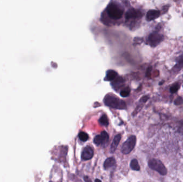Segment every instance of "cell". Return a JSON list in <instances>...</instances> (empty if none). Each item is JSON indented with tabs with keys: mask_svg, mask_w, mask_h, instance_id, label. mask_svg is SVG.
<instances>
[{
	"mask_svg": "<svg viewBox=\"0 0 183 182\" xmlns=\"http://www.w3.org/2000/svg\"><path fill=\"white\" fill-rule=\"evenodd\" d=\"M94 156V151L90 146H86L81 153V159L83 160H90Z\"/></svg>",
	"mask_w": 183,
	"mask_h": 182,
	"instance_id": "52a82bcc",
	"label": "cell"
},
{
	"mask_svg": "<svg viewBox=\"0 0 183 182\" xmlns=\"http://www.w3.org/2000/svg\"><path fill=\"white\" fill-rule=\"evenodd\" d=\"M94 143L95 145H99L100 144H102V139L101 135H98L95 137L94 138Z\"/></svg>",
	"mask_w": 183,
	"mask_h": 182,
	"instance_id": "ffe728a7",
	"label": "cell"
},
{
	"mask_svg": "<svg viewBox=\"0 0 183 182\" xmlns=\"http://www.w3.org/2000/svg\"><path fill=\"white\" fill-rule=\"evenodd\" d=\"M106 11L109 17L114 20L121 19L124 13L123 8L120 4L116 2L110 3L107 6Z\"/></svg>",
	"mask_w": 183,
	"mask_h": 182,
	"instance_id": "7a4b0ae2",
	"label": "cell"
},
{
	"mask_svg": "<svg viewBox=\"0 0 183 182\" xmlns=\"http://www.w3.org/2000/svg\"><path fill=\"white\" fill-rule=\"evenodd\" d=\"M79 138L82 142H86L89 140V135L86 132H81L78 135Z\"/></svg>",
	"mask_w": 183,
	"mask_h": 182,
	"instance_id": "ac0fdd59",
	"label": "cell"
},
{
	"mask_svg": "<svg viewBox=\"0 0 183 182\" xmlns=\"http://www.w3.org/2000/svg\"><path fill=\"white\" fill-rule=\"evenodd\" d=\"M149 99V96H143L141 97V99H140V103H145L146 102L147 100H148Z\"/></svg>",
	"mask_w": 183,
	"mask_h": 182,
	"instance_id": "7402d4cb",
	"label": "cell"
},
{
	"mask_svg": "<svg viewBox=\"0 0 183 182\" xmlns=\"http://www.w3.org/2000/svg\"><path fill=\"white\" fill-rule=\"evenodd\" d=\"M116 164V160L113 157L108 158L105 160L103 164V167L106 170L108 169L111 167H113Z\"/></svg>",
	"mask_w": 183,
	"mask_h": 182,
	"instance_id": "8fae6325",
	"label": "cell"
},
{
	"mask_svg": "<svg viewBox=\"0 0 183 182\" xmlns=\"http://www.w3.org/2000/svg\"><path fill=\"white\" fill-rule=\"evenodd\" d=\"M176 65L175 66V70H180L183 67V54L177 57L176 59Z\"/></svg>",
	"mask_w": 183,
	"mask_h": 182,
	"instance_id": "7c38bea8",
	"label": "cell"
},
{
	"mask_svg": "<svg viewBox=\"0 0 183 182\" xmlns=\"http://www.w3.org/2000/svg\"><path fill=\"white\" fill-rule=\"evenodd\" d=\"M161 14V12L159 10H151L147 12L146 14V20L148 22L155 20L159 18Z\"/></svg>",
	"mask_w": 183,
	"mask_h": 182,
	"instance_id": "ba28073f",
	"label": "cell"
},
{
	"mask_svg": "<svg viewBox=\"0 0 183 182\" xmlns=\"http://www.w3.org/2000/svg\"><path fill=\"white\" fill-rule=\"evenodd\" d=\"M84 180L85 182H92L91 179L89 178V176H85Z\"/></svg>",
	"mask_w": 183,
	"mask_h": 182,
	"instance_id": "cb8c5ba5",
	"label": "cell"
},
{
	"mask_svg": "<svg viewBox=\"0 0 183 182\" xmlns=\"http://www.w3.org/2000/svg\"><path fill=\"white\" fill-rule=\"evenodd\" d=\"M130 167L132 170H135V171H139L140 170V167L139 166L138 161L135 159L131 160V162H130Z\"/></svg>",
	"mask_w": 183,
	"mask_h": 182,
	"instance_id": "5bb4252c",
	"label": "cell"
},
{
	"mask_svg": "<svg viewBox=\"0 0 183 182\" xmlns=\"http://www.w3.org/2000/svg\"><path fill=\"white\" fill-rule=\"evenodd\" d=\"M101 136L102 139V144H107L108 142L109 139V137L108 133L106 131H103L101 134Z\"/></svg>",
	"mask_w": 183,
	"mask_h": 182,
	"instance_id": "2e32d148",
	"label": "cell"
},
{
	"mask_svg": "<svg viewBox=\"0 0 183 182\" xmlns=\"http://www.w3.org/2000/svg\"><path fill=\"white\" fill-rule=\"evenodd\" d=\"M118 76V73L115 71L109 70L107 71L106 76L105 80L107 81H112L115 80Z\"/></svg>",
	"mask_w": 183,
	"mask_h": 182,
	"instance_id": "30bf717a",
	"label": "cell"
},
{
	"mask_svg": "<svg viewBox=\"0 0 183 182\" xmlns=\"http://www.w3.org/2000/svg\"><path fill=\"white\" fill-rule=\"evenodd\" d=\"M104 103L106 106L111 108L119 110H125L127 108V105L124 100L113 95L108 94L105 96Z\"/></svg>",
	"mask_w": 183,
	"mask_h": 182,
	"instance_id": "6da1fadb",
	"label": "cell"
},
{
	"mask_svg": "<svg viewBox=\"0 0 183 182\" xmlns=\"http://www.w3.org/2000/svg\"><path fill=\"white\" fill-rule=\"evenodd\" d=\"M143 14L140 10L135 9L134 8L130 9L125 14V18L127 20L129 19H138L143 17Z\"/></svg>",
	"mask_w": 183,
	"mask_h": 182,
	"instance_id": "8992f818",
	"label": "cell"
},
{
	"mask_svg": "<svg viewBox=\"0 0 183 182\" xmlns=\"http://www.w3.org/2000/svg\"><path fill=\"white\" fill-rule=\"evenodd\" d=\"M123 82H124L123 79L121 76H119V77H117V78L115 79L114 81L112 83V85H113V87H114V88H115V87H116L117 88H119L123 84Z\"/></svg>",
	"mask_w": 183,
	"mask_h": 182,
	"instance_id": "4fadbf2b",
	"label": "cell"
},
{
	"mask_svg": "<svg viewBox=\"0 0 183 182\" xmlns=\"http://www.w3.org/2000/svg\"><path fill=\"white\" fill-rule=\"evenodd\" d=\"M130 93V89L129 87H127L124 89H123V90L121 91V92H120V95L123 97H128L129 96Z\"/></svg>",
	"mask_w": 183,
	"mask_h": 182,
	"instance_id": "d6986e66",
	"label": "cell"
},
{
	"mask_svg": "<svg viewBox=\"0 0 183 182\" xmlns=\"http://www.w3.org/2000/svg\"><path fill=\"white\" fill-rule=\"evenodd\" d=\"M152 66H149L148 67V68L147 69V71H146V76L147 77H150L151 75V72H152Z\"/></svg>",
	"mask_w": 183,
	"mask_h": 182,
	"instance_id": "603a6c76",
	"label": "cell"
},
{
	"mask_svg": "<svg viewBox=\"0 0 183 182\" xmlns=\"http://www.w3.org/2000/svg\"><path fill=\"white\" fill-rule=\"evenodd\" d=\"M137 142V138L135 136L132 135L124 143L122 146L121 151L123 154H127L133 150L135 148Z\"/></svg>",
	"mask_w": 183,
	"mask_h": 182,
	"instance_id": "277c9868",
	"label": "cell"
},
{
	"mask_svg": "<svg viewBox=\"0 0 183 182\" xmlns=\"http://www.w3.org/2000/svg\"><path fill=\"white\" fill-rule=\"evenodd\" d=\"M121 140V135L120 134L117 135L113 140L112 144L111 145L110 151L111 153H114L115 150H116L117 146L119 145V143L120 142Z\"/></svg>",
	"mask_w": 183,
	"mask_h": 182,
	"instance_id": "9c48e42d",
	"label": "cell"
},
{
	"mask_svg": "<svg viewBox=\"0 0 183 182\" xmlns=\"http://www.w3.org/2000/svg\"><path fill=\"white\" fill-rule=\"evenodd\" d=\"M181 85L178 83H176L175 84H173L172 86L170 88V91L172 94H174L177 92L178 90H179V88H180Z\"/></svg>",
	"mask_w": 183,
	"mask_h": 182,
	"instance_id": "e0dca14e",
	"label": "cell"
},
{
	"mask_svg": "<svg viewBox=\"0 0 183 182\" xmlns=\"http://www.w3.org/2000/svg\"><path fill=\"white\" fill-rule=\"evenodd\" d=\"M164 39V36L162 34H159L156 32L151 33L148 37L147 41L148 44L152 47H155L158 46Z\"/></svg>",
	"mask_w": 183,
	"mask_h": 182,
	"instance_id": "5b68a950",
	"label": "cell"
},
{
	"mask_svg": "<svg viewBox=\"0 0 183 182\" xmlns=\"http://www.w3.org/2000/svg\"><path fill=\"white\" fill-rule=\"evenodd\" d=\"M95 182H101V180H100L99 179H96V180H95Z\"/></svg>",
	"mask_w": 183,
	"mask_h": 182,
	"instance_id": "d4e9b609",
	"label": "cell"
},
{
	"mask_svg": "<svg viewBox=\"0 0 183 182\" xmlns=\"http://www.w3.org/2000/svg\"><path fill=\"white\" fill-rule=\"evenodd\" d=\"M99 122L100 124L103 126H108L109 125L108 119L106 114H103L101 116Z\"/></svg>",
	"mask_w": 183,
	"mask_h": 182,
	"instance_id": "9a60e30c",
	"label": "cell"
},
{
	"mask_svg": "<svg viewBox=\"0 0 183 182\" xmlns=\"http://www.w3.org/2000/svg\"><path fill=\"white\" fill-rule=\"evenodd\" d=\"M174 104L176 105H179L183 104V99L181 97H178L174 102Z\"/></svg>",
	"mask_w": 183,
	"mask_h": 182,
	"instance_id": "44dd1931",
	"label": "cell"
},
{
	"mask_svg": "<svg viewBox=\"0 0 183 182\" xmlns=\"http://www.w3.org/2000/svg\"><path fill=\"white\" fill-rule=\"evenodd\" d=\"M148 164L149 168L152 170H155L161 175L165 176L167 174L168 170L167 168L161 160L156 159H152L149 160Z\"/></svg>",
	"mask_w": 183,
	"mask_h": 182,
	"instance_id": "3957f363",
	"label": "cell"
}]
</instances>
